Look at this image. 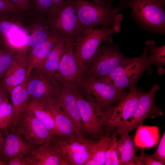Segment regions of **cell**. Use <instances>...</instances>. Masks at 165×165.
Returning a JSON list of instances; mask_svg holds the SVG:
<instances>
[{
  "label": "cell",
  "mask_w": 165,
  "mask_h": 165,
  "mask_svg": "<svg viewBox=\"0 0 165 165\" xmlns=\"http://www.w3.org/2000/svg\"><path fill=\"white\" fill-rule=\"evenodd\" d=\"M165 0H121L122 9L130 8L131 18L142 31L165 33Z\"/></svg>",
  "instance_id": "6da1fadb"
},
{
  "label": "cell",
  "mask_w": 165,
  "mask_h": 165,
  "mask_svg": "<svg viewBox=\"0 0 165 165\" xmlns=\"http://www.w3.org/2000/svg\"><path fill=\"white\" fill-rule=\"evenodd\" d=\"M120 6L102 7L86 0H76L75 10L82 31L101 26L107 29H113L119 33L123 15L119 13Z\"/></svg>",
  "instance_id": "7a4b0ae2"
},
{
  "label": "cell",
  "mask_w": 165,
  "mask_h": 165,
  "mask_svg": "<svg viewBox=\"0 0 165 165\" xmlns=\"http://www.w3.org/2000/svg\"><path fill=\"white\" fill-rule=\"evenodd\" d=\"M76 0H65L61 5L49 10L46 16L50 29L61 38L77 40L83 32L75 10Z\"/></svg>",
  "instance_id": "3957f363"
},
{
  "label": "cell",
  "mask_w": 165,
  "mask_h": 165,
  "mask_svg": "<svg viewBox=\"0 0 165 165\" xmlns=\"http://www.w3.org/2000/svg\"><path fill=\"white\" fill-rule=\"evenodd\" d=\"M78 89L85 98L104 112L115 105L126 93L110 83L85 75Z\"/></svg>",
  "instance_id": "277c9868"
},
{
  "label": "cell",
  "mask_w": 165,
  "mask_h": 165,
  "mask_svg": "<svg viewBox=\"0 0 165 165\" xmlns=\"http://www.w3.org/2000/svg\"><path fill=\"white\" fill-rule=\"evenodd\" d=\"M148 52L146 46L140 56L128 58L108 76L100 80L110 83L122 90L134 87L135 84L145 71L153 64L150 57L148 56Z\"/></svg>",
  "instance_id": "5b68a950"
},
{
  "label": "cell",
  "mask_w": 165,
  "mask_h": 165,
  "mask_svg": "<svg viewBox=\"0 0 165 165\" xmlns=\"http://www.w3.org/2000/svg\"><path fill=\"white\" fill-rule=\"evenodd\" d=\"M119 46L113 41L101 43L85 72V75L101 80L126 60L128 58L120 52Z\"/></svg>",
  "instance_id": "8992f818"
},
{
  "label": "cell",
  "mask_w": 165,
  "mask_h": 165,
  "mask_svg": "<svg viewBox=\"0 0 165 165\" xmlns=\"http://www.w3.org/2000/svg\"><path fill=\"white\" fill-rule=\"evenodd\" d=\"M113 34H118L113 29L103 27L87 28L79 39L74 42L76 56L84 75L99 45L103 41H112L111 35Z\"/></svg>",
  "instance_id": "52a82bcc"
},
{
  "label": "cell",
  "mask_w": 165,
  "mask_h": 165,
  "mask_svg": "<svg viewBox=\"0 0 165 165\" xmlns=\"http://www.w3.org/2000/svg\"><path fill=\"white\" fill-rule=\"evenodd\" d=\"M160 88L157 84L152 86L148 92L143 91L141 94L134 112L131 116L123 123L114 129L112 134L117 136L123 133L129 134L134 129L142 125L145 119L161 116V110L155 106L154 101L156 93Z\"/></svg>",
  "instance_id": "ba28073f"
},
{
  "label": "cell",
  "mask_w": 165,
  "mask_h": 165,
  "mask_svg": "<svg viewBox=\"0 0 165 165\" xmlns=\"http://www.w3.org/2000/svg\"><path fill=\"white\" fill-rule=\"evenodd\" d=\"M94 142L81 134L66 137L55 136L51 145L70 165H85Z\"/></svg>",
  "instance_id": "9c48e42d"
},
{
  "label": "cell",
  "mask_w": 165,
  "mask_h": 165,
  "mask_svg": "<svg viewBox=\"0 0 165 165\" xmlns=\"http://www.w3.org/2000/svg\"><path fill=\"white\" fill-rule=\"evenodd\" d=\"M74 40L64 39V50L55 75L58 85L72 89H78L84 74L75 53Z\"/></svg>",
  "instance_id": "30bf717a"
},
{
  "label": "cell",
  "mask_w": 165,
  "mask_h": 165,
  "mask_svg": "<svg viewBox=\"0 0 165 165\" xmlns=\"http://www.w3.org/2000/svg\"><path fill=\"white\" fill-rule=\"evenodd\" d=\"M15 130L27 142L35 147L42 145H50L55 136L34 115L28 106L19 117Z\"/></svg>",
  "instance_id": "8fae6325"
},
{
  "label": "cell",
  "mask_w": 165,
  "mask_h": 165,
  "mask_svg": "<svg viewBox=\"0 0 165 165\" xmlns=\"http://www.w3.org/2000/svg\"><path fill=\"white\" fill-rule=\"evenodd\" d=\"M23 12L0 14V43L16 47L27 46L29 34Z\"/></svg>",
  "instance_id": "7c38bea8"
},
{
  "label": "cell",
  "mask_w": 165,
  "mask_h": 165,
  "mask_svg": "<svg viewBox=\"0 0 165 165\" xmlns=\"http://www.w3.org/2000/svg\"><path fill=\"white\" fill-rule=\"evenodd\" d=\"M142 92L138 88L130 89L119 101L105 112V134L109 135L131 116Z\"/></svg>",
  "instance_id": "4fadbf2b"
},
{
  "label": "cell",
  "mask_w": 165,
  "mask_h": 165,
  "mask_svg": "<svg viewBox=\"0 0 165 165\" xmlns=\"http://www.w3.org/2000/svg\"><path fill=\"white\" fill-rule=\"evenodd\" d=\"M83 124V130L95 136L102 135L105 130V112L93 105L80 93L78 89L73 90Z\"/></svg>",
  "instance_id": "5bb4252c"
},
{
  "label": "cell",
  "mask_w": 165,
  "mask_h": 165,
  "mask_svg": "<svg viewBox=\"0 0 165 165\" xmlns=\"http://www.w3.org/2000/svg\"><path fill=\"white\" fill-rule=\"evenodd\" d=\"M24 11L25 22L29 34L28 51L55 34L50 29L47 16L36 13L31 9Z\"/></svg>",
  "instance_id": "9a60e30c"
},
{
  "label": "cell",
  "mask_w": 165,
  "mask_h": 165,
  "mask_svg": "<svg viewBox=\"0 0 165 165\" xmlns=\"http://www.w3.org/2000/svg\"><path fill=\"white\" fill-rule=\"evenodd\" d=\"M27 88L30 100H38L51 96L57 97L59 95V87L55 86L40 68L31 69Z\"/></svg>",
  "instance_id": "2e32d148"
},
{
  "label": "cell",
  "mask_w": 165,
  "mask_h": 165,
  "mask_svg": "<svg viewBox=\"0 0 165 165\" xmlns=\"http://www.w3.org/2000/svg\"><path fill=\"white\" fill-rule=\"evenodd\" d=\"M37 100L51 113L62 137L78 135L74 124L63 109L57 97L51 96Z\"/></svg>",
  "instance_id": "e0dca14e"
},
{
  "label": "cell",
  "mask_w": 165,
  "mask_h": 165,
  "mask_svg": "<svg viewBox=\"0 0 165 165\" xmlns=\"http://www.w3.org/2000/svg\"><path fill=\"white\" fill-rule=\"evenodd\" d=\"M28 51L27 46L20 48L2 80L3 85L9 93L26 79L28 68L27 58Z\"/></svg>",
  "instance_id": "ac0fdd59"
},
{
  "label": "cell",
  "mask_w": 165,
  "mask_h": 165,
  "mask_svg": "<svg viewBox=\"0 0 165 165\" xmlns=\"http://www.w3.org/2000/svg\"><path fill=\"white\" fill-rule=\"evenodd\" d=\"M5 136L0 147V159L7 163L13 157L30 152L35 147L16 130H11Z\"/></svg>",
  "instance_id": "d6986e66"
},
{
  "label": "cell",
  "mask_w": 165,
  "mask_h": 165,
  "mask_svg": "<svg viewBox=\"0 0 165 165\" xmlns=\"http://www.w3.org/2000/svg\"><path fill=\"white\" fill-rule=\"evenodd\" d=\"M58 98L61 105L66 114L74 124L77 133L81 134L83 124L79 109L72 90L59 85Z\"/></svg>",
  "instance_id": "ffe728a7"
},
{
  "label": "cell",
  "mask_w": 165,
  "mask_h": 165,
  "mask_svg": "<svg viewBox=\"0 0 165 165\" xmlns=\"http://www.w3.org/2000/svg\"><path fill=\"white\" fill-rule=\"evenodd\" d=\"M31 68H28L24 80L13 88L9 93L12 101L13 118L11 130H15L17 121L23 111L27 108L30 100L27 88L29 73Z\"/></svg>",
  "instance_id": "44dd1931"
},
{
  "label": "cell",
  "mask_w": 165,
  "mask_h": 165,
  "mask_svg": "<svg viewBox=\"0 0 165 165\" xmlns=\"http://www.w3.org/2000/svg\"><path fill=\"white\" fill-rule=\"evenodd\" d=\"M30 154V165H70L51 145L35 147Z\"/></svg>",
  "instance_id": "7402d4cb"
},
{
  "label": "cell",
  "mask_w": 165,
  "mask_h": 165,
  "mask_svg": "<svg viewBox=\"0 0 165 165\" xmlns=\"http://www.w3.org/2000/svg\"><path fill=\"white\" fill-rule=\"evenodd\" d=\"M61 38L59 34L56 33L28 50L27 57L28 68H41L54 44Z\"/></svg>",
  "instance_id": "603a6c76"
},
{
  "label": "cell",
  "mask_w": 165,
  "mask_h": 165,
  "mask_svg": "<svg viewBox=\"0 0 165 165\" xmlns=\"http://www.w3.org/2000/svg\"><path fill=\"white\" fill-rule=\"evenodd\" d=\"M64 39L61 38L56 43L44 61L41 69L56 86L58 87L55 75L60 65L64 50Z\"/></svg>",
  "instance_id": "cb8c5ba5"
},
{
  "label": "cell",
  "mask_w": 165,
  "mask_h": 165,
  "mask_svg": "<svg viewBox=\"0 0 165 165\" xmlns=\"http://www.w3.org/2000/svg\"><path fill=\"white\" fill-rule=\"evenodd\" d=\"M116 142L117 149L119 155V165H131L136 157L134 137L128 134L123 133L119 135Z\"/></svg>",
  "instance_id": "d4e9b609"
},
{
  "label": "cell",
  "mask_w": 165,
  "mask_h": 165,
  "mask_svg": "<svg viewBox=\"0 0 165 165\" xmlns=\"http://www.w3.org/2000/svg\"><path fill=\"white\" fill-rule=\"evenodd\" d=\"M136 129L134 136L136 147L142 148H151L158 143L160 139L158 127L142 125Z\"/></svg>",
  "instance_id": "484cf974"
},
{
  "label": "cell",
  "mask_w": 165,
  "mask_h": 165,
  "mask_svg": "<svg viewBox=\"0 0 165 165\" xmlns=\"http://www.w3.org/2000/svg\"><path fill=\"white\" fill-rule=\"evenodd\" d=\"M28 107L51 133L55 136L62 137L57 128L51 114L41 103L37 100L31 99Z\"/></svg>",
  "instance_id": "4316f807"
},
{
  "label": "cell",
  "mask_w": 165,
  "mask_h": 165,
  "mask_svg": "<svg viewBox=\"0 0 165 165\" xmlns=\"http://www.w3.org/2000/svg\"><path fill=\"white\" fill-rule=\"evenodd\" d=\"M110 138L109 135L105 134L97 141L94 142L85 165H105V153Z\"/></svg>",
  "instance_id": "83f0119b"
},
{
  "label": "cell",
  "mask_w": 165,
  "mask_h": 165,
  "mask_svg": "<svg viewBox=\"0 0 165 165\" xmlns=\"http://www.w3.org/2000/svg\"><path fill=\"white\" fill-rule=\"evenodd\" d=\"M22 47H13L0 42V81L3 79Z\"/></svg>",
  "instance_id": "f1b7e54d"
},
{
  "label": "cell",
  "mask_w": 165,
  "mask_h": 165,
  "mask_svg": "<svg viewBox=\"0 0 165 165\" xmlns=\"http://www.w3.org/2000/svg\"><path fill=\"white\" fill-rule=\"evenodd\" d=\"M145 44L148 51L151 54L150 57L153 64L156 65L158 74L162 75L164 70L162 67L165 64V45L162 46L158 47L156 41L153 40H147Z\"/></svg>",
  "instance_id": "f546056e"
},
{
  "label": "cell",
  "mask_w": 165,
  "mask_h": 165,
  "mask_svg": "<svg viewBox=\"0 0 165 165\" xmlns=\"http://www.w3.org/2000/svg\"><path fill=\"white\" fill-rule=\"evenodd\" d=\"M13 118L12 106L8 97L0 105V130L5 136L11 129Z\"/></svg>",
  "instance_id": "4dcf8cb0"
},
{
  "label": "cell",
  "mask_w": 165,
  "mask_h": 165,
  "mask_svg": "<svg viewBox=\"0 0 165 165\" xmlns=\"http://www.w3.org/2000/svg\"><path fill=\"white\" fill-rule=\"evenodd\" d=\"M117 135L112 134L110 136L105 155V165H119V157L116 148Z\"/></svg>",
  "instance_id": "1f68e13d"
},
{
  "label": "cell",
  "mask_w": 165,
  "mask_h": 165,
  "mask_svg": "<svg viewBox=\"0 0 165 165\" xmlns=\"http://www.w3.org/2000/svg\"><path fill=\"white\" fill-rule=\"evenodd\" d=\"M32 9L35 13L47 16L52 0H31Z\"/></svg>",
  "instance_id": "d6a6232c"
},
{
  "label": "cell",
  "mask_w": 165,
  "mask_h": 165,
  "mask_svg": "<svg viewBox=\"0 0 165 165\" xmlns=\"http://www.w3.org/2000/svg\"><path fill=\"white\" fill-rule=\"evenodd\" d=\"M23 11H24L9 0H0V14L19 13Z\"/></svg>",
  "instance_id": "836d02e7"
},
{
  "label": "cell",
  "mask_w": 165,
  "mask_h": 165,
  "mask_svg": "<svg viewBox=\"0 0 165 165\" xmlns=\"http://www.w3.org/2000/svg\"><path fill=\"white\" fill-rule=\"evenodd\" d=\"M151 156L154 159L164 165L165 163V132L160 141L158 147L154 153Z\"/></svg>",
  "instance_id": "e575fe53"
},
{
  "label": "cell",
  "mask_w": 165,
  "mask_h": 165,
  "mask_svg": "<svg viewBox=\"0 0 165 165\" xmlns=\"http://www.w3.org/2000/svg\"><path fill=\"white\" fill-rule=\"evenodd\" d=\"M30 152L12 158L7 162L9 165H30Z\"/></svg>",
  "instance_id": "d590c367"
},
{
  "label": "cell",
  "mask_w": 165,
  "mask_h": 165,
  "mask_svg": "<svg viewBox=\"0 0 165 165\" xmlns=\"http://www.w3.org/2000/svg\"><path fill=\"white\" fill-rule=\"evenodd\" d=\"M140 165H163L160 161L154 159L150 156H144L141 155L138 156Z\"/></svg>",
  "instance_id": "8d00e7d4"
},
{
  "label": "cell",
  "mask_w": 165,
  "mask_h": 165,
  "mask_svg": "<svg viewBox=\"0 0 165 165\" xmlns=\"http://www.w3.org/2000/svg\"><path fill=\"white\" fill-rule=\"evenodd\" d=\"M16 5L22 10L27 11L32 8L31 0H9Z\"/></svg>",
  "instance_id": "74e56055"
},
{
  "label": "cell",
  "mask_w": 165,
  "mask_h": 165,
  "mask_svg": "<svg viewBox=\"0 0 165 165\" xmlns=\"http://www.w3.org/2000/svg\"><path fill=\"white\" fill-rule=\"evenodd\" d=\"M9 92L3 85L2 80L0 81V105L6 98L8 97Z\"/></svg>",
  "instance_id": "f35d334b"
},
{
  "label": "cell",
  "mask_w": 165,
  "mask_h": 165,
  "mask_svg": "<svg viewBox=\"0 0 165 165\" xmlns=\"http://www.w3.org/2000/svg\"><path fill=\"white\" fill-rule=\"evenodd\" d=\"M64 0H52V4L50 9L56 8L61 5L63 3Z\"/></svg>",
  "instance_id": "ab89813d"
},
{
  "label": "cell",
  "mask_w": 165,
  "mask_h": 165,
  "mask_svg": "<svg viewBox=\"0 0 165 165\" xmlns=\"http://www.w3.org/2000/svg\"><path fill=\"white\" fill-rule=\"evenodd\" d=\"M94 4L102 7H105L106 2L105 0H90Z\"/></svg>",
  "instance_id": "60d3db41"
},
{
  "label": "cell",
  "mask_w": 165,
  "mask_h": 165,
  "mask_svg": "<svg viewBox=\"0 0 165 165\" xmlns=\"http://www.w3.org/2000/svg\"><path fill=\"white\" fill-rule=\"evenodd\" d=\"M106 2V7H111V4L114 0H105Z\"/></svg>",
  "instance_id": "b9f144b4"
},
{
  "label": "cell",
  "mask_w": 165,
  "mask_h": 165,
  "mask_svg": "<svg viewBox=\"0 0 165 165\" xmlns=\"http://www.w3.org/2000/svg\"><path fill=\"white\" fill-rule=\"evenodd\" d=\"M4 138V137H3L2 134V133L0 130V147L3 142Z\"/></svg>",
  "instance_id": "7bdbcfd3"
},
{
  "label": "cell",
  "mask_w": 165,
  "mask_h": 165,
  "mask_svg": "<svg viewBox=\"0 0 165 165\" xmlns=\"http://www.w3.org/2000/svg\"><path fill=\"white\" fill-rule=\"evenodd\" d=\"M7 163L0 159V165H7Z\"/></svg>",
  "instance_id": "ee69618b"
}]
</instances>
